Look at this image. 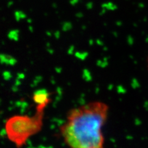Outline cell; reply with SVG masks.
I'll list each match as a JSON object with an SVG mask.
<instances>
[{
	"label": "cell",
	"instance_id": "cell-2",
	"mask_svg": "<svg viewBox=\"0 0 148 148\" xmlns=\"http://www.w3.org/2000/svg\"><path fill=\"white\" fill-rule=\"evenodd\" d=\"M45 109L36 107V113L33 116L17 115L9 118L5 123L8 140L17 148L24 146L30 137L38 133L42 129Z\"/></svg>",
	"mask_w": 148,
	"mask_h": 148
},
{
	"label": "cell",
	"instance_id": "cell-4",
	"mask_svg": "<svg viewBox=\"0 0 148 148\" xmlns=\"http://www.w3.org/2000/svg\"><path fill=\"white\" fill-rule=\"evenodd\" d=\"M75 56H76L77 57V58H78L79 59H84V58H85V56H84V53H77L76 54H75Z\"/></svg>",
	"mask_w": 148,
	"mask_h": 148
},
{
	"label": "cell",
	"instance_id": "cell-1",
	"mask_svg": "<svg viewBox=\"0 0 148 148\" xmlns=\"http://www.w3.org/2000/svg\"><path fill=\"white\" fill-rule=\"evenodd\" d=\"M109 106L99 101L69 110L60 133L70 148H104L103 128L109 115Z\"/></svg>",
	"mask_w": 148,
	"mask_h": 148
},
{
	"label": "cell",
	"instance_id": "cell-3",
	"mask_svg": "<svg viewBox=\"0 0 148 148\" xmlns=\"http://www.w3.org/2000/svg\"><path fill=\"white\" fill-rule=\"evenodd\" d=\"M34 103L38 106L46 108L51 101L50 94L46 90H38L35 91L32 96Z\"/></svg>",
	"mask_w": 148,
	"mask_h": 148
},
{
	"label": "cell",
	"instance_id": "cell-5",
	"mask_svg": "<svg viewBox=\"0 0 148 148\" xmlns=\"http://www.w3.org/2000/svg\"><path fill=\"white\" fill-rule=\"evenodd\" d=\"M147 66H148V61H147Z\"/></svg>",
	"mask_w": 148,
	"mask_h": 148
}]
</instances>
